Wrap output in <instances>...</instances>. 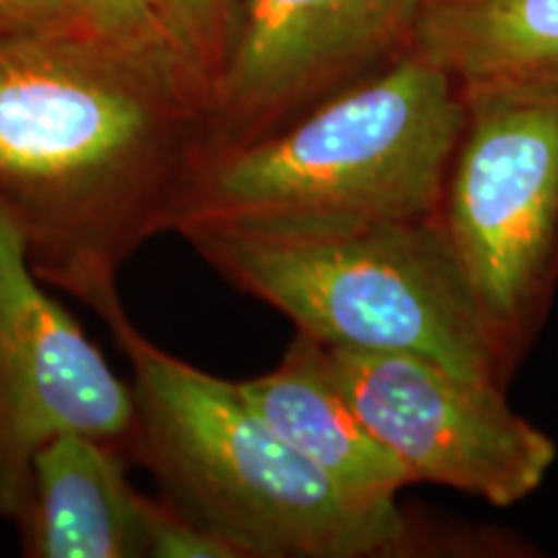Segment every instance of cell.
Returning <instances> with one entry per match:
<instances>
[{
    "label": "cell",
    "mask_w": 558,
    "mask_h": 558,
    "mask_svg": "<svg viewBox=\"0 0 558 558\" xmlns=\"http://www.w3.org/2000/svg\"><path fill=\"white\" fill-rule=\"evenodd\" d=\"M209 90L83 26L0 34V205L45 284L90 303L171 233Z\"/></svg>",
    "instance_id": "obj_1"
},
{
    "label": "cell",
    "mask_w": 558,
    "mask_h": 558,
    "mask_svg": "<svg viewBox=\"0 0 558 558\" xmlns=\"http://www.w3.org/2000/svg\"><path fill=\"white\" fill-rule=\"evenodd\" d=\"M132 367L137 435L132 460L169 499L246 558H418L494 548L418 522L399 499L349 492L290 448L235 380L179 360L132 324L120 290L90 303Z\"/></svg>",
    "instance_id": "obj_2"
},
{
    "label": "cell",
    "mask_w": 558,
    "mask_h": 558,
    "mask_svg": "<svg viewBox=\"0 0 558 558\" xmlns=\"http://www.w3.org/2000/svg\"><path fill=\"white\" fill-rule=\"evenodd\" d=\"M465 96L407 50L267 137L205 158L173 230H311L432 220Z\"/></svg>",
    "instance_id": "obj_3"
},
{
    "label": "cell",
    "mask_w": 558,
    "mask_h": 558,
    "mask_svg": "<svg viewBox=\"0 0 558 558\" xmlns=\"http://www.w3.org/2000/svg\"><path fill=\"white\" fill-rule=\"evenodd\" d=\"M184 241L320 344L422 354L499 386L512 375L432 220L199 230Z\"/></svg>",
    "instance_id": "obj_4"
},
{
    "label": "cell",
    "mask_w": 558,
    "mask_h": 558,
    "mask_svg": "<svg viewBox=\"0 0 558 558\" xmlns=\"http://www.w3.org/2000/svg\"><path fill=\"white\" fill-rule=\"evenodd\" d=\"M463 96L432 222L514 373L558 288V81Z\"/></svg>",
    "instance_id": "obj_5"
},
{
    "label": "cell",
    "mask_w": 558,
    "mask_h": 558,
    "mask_svg": "<svg viewBox=\"0 0 558 558\" xmlns=\"http://www.w3.org/2000/svg\"><path fill=\"white\" fill-rule=\"evenodd\" d=\"M320 354L333 386L414 484L512 507L554 469L556 442L509 407L499 383L411 352L320 344Z\"/></svg>",
    "instance_id": "obj_6"
},
{
    "label": "cell",
    "mask_w": 558,
    "mask_h": 558,
    "mask_svg": "<svg viewBox=\"0 0 558 558\" xmlns=\"http://www.w3.org/2000/svg\"><path fill=\"white\" fill-rule=\"evenodd\" d=\"M424 0H241L202 160L267 137L411 47ZM199 160V163H202Z\"/></svg>",
    "instance_id": "obj_7"
},
{
    "label": "cell",
    "mask_w": 558,
    "mask_h": 558,
    "mask_svg": "<svg viewBox=\"0 0 558 558\" xmlns=\"http://www.w3.org/2000/svg\"><path fill=\"white\" fill-rule=\"evenodd\" d=\"M41 284L0 205V518L13 522L50 439L81 432L132 458L137 435L132 383Z\"/></svg>",
    "instance_id": "obj_8"
},
{
    "label": "cell",
    "mask_w": 558,
    "mask_h": 558,
    "mask_svg": "<svg viewBox=\"0 0 558 558\" xmlns=\"http://www.w3.org/2000/svg\"><path fill=\"white\" fill-rule=\"evenodd\" d=\"M130 456L104 439L65 432L34 456L16 525L32 558H145L150 497L128 478Z\"/></svg>",
    "instance_id": "obj_9"
},
{
    "label": "cell",
    "mask_w": 558,
    "mask_h": 558,
    "mask_svg": "<svg viewBox=\"0 0 558 558\" xmlns=\"http://www.w3.org/2000/svg\"><path fill=\"white\" fill-rule=\"evenodd\" d=\"M235 388L290 448L326 476L369 499H399L414 486L401 460L383 448L326 373L316 339L295 333L279 365Z\"/></svg>",
    "instance_id": "obj_10"
},
{
    "label": "cell",
    "mask_w": 558,
    "mask_h": 558,
    "mask_svg": "<svg viewBox=\"0 0 558 558\" xmlns=\"http://www.w3.org/2000/svg\"><path fill=\"white\" fill-rule=\"evenodd\" d=\"M409 50L460 90L558 81V0H424Z\"/></svg>",
    "instance_id": "obj_11"
},
{
    "label": "cell",
    "mask_w": 558,
    "mask_h": 558,
    "mask_svg": "<svg viewBox=\"0 0 558 558\" xmlns=\"http://www.w3.org/2000/svg\"><path fill=\"white\" fill-rule=\"evenodd\" d=\"M75 21L114 45L150 54L205 83L209 75L184 29L177 0H70Z\"/></svg>",
    "instance_id": "obj_12"
},
{
    "label": "cell",
    "mask_w": 558,
    "mask_h": 558,
    "mask_svg": "<svg viewBox=\"0 0 558 558\" xmlns=\"http://www.w3.org/2000/svg\"><path fill=\"white\" fill-rule=\"evenodd\" d=\"M145 558H246V554L177 501L150 499L145 512Z\"/></svg>",
    "instance_id": "obj_13"
},
{
    "label": "cell",
    "mask_w": 558,
    "mask_h": 558,
    "mask_svg": "<svg viewBox=\"0 0 558 558\" xmlns=\"http://www.w3.org/2000/svg\"><path fill=\"white\" fill-rule=\"evenodd\" d=\"M177 5L184 29L213 83L233 37L241 0H177Z\"/></svg>",
    "instance_id": "obj_14"
},
{
    "label": "cell",
    "mask_w": 558,
    "mask_h": 558,
    "mask_svg": "<svg viewBox=\"0 0 558 558\" xmlns=\"http://www.w3.org/2000/svg\"><path fill=\"white\" fill-rule=\"evenodd\" d=\"M78 26L70 0H0V34Z\"/></svg>",
    "instance_id": "obj_15"
}]
</instances>
